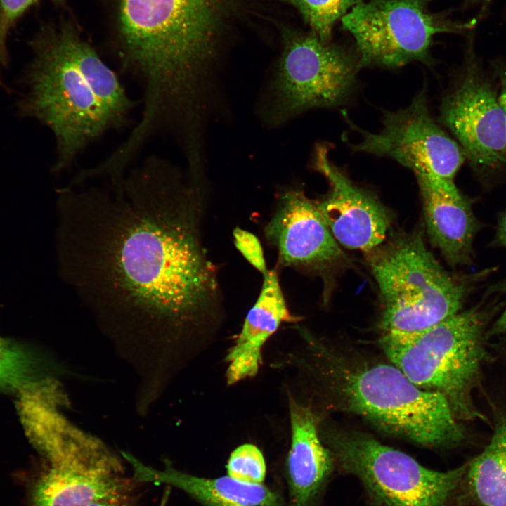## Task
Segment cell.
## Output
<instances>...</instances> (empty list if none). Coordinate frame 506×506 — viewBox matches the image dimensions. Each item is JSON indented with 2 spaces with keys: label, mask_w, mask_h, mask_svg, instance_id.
Segmentation results:
<instances>
[{
  "label": "cell",
  "mask_w": 506,
  "mask_h": 506,
  "mask_svg": "<svg viewBox=\"0 0 506 506\" xmlns=\"http://www.w3.org/2000/svg\"><path fill=\"white\" fill-rule=\"evenodd\" d=\"M124 456L131 466L134 481L175 487L202 506H282L280 495L262 484L244 483L229 476L200 477L177 470L169 465L163 469H155L131 455Z\"/></svg>",
  "instance_id": "obj_17"
},
{
  "label": "cell",
  "mask_w": 506,
  "mask_h": 506,
  "mask_svg": "<svg viewBox=\"0 0 506 506\" xmlns=\"http://www.w3.org/2000/svg\"><path fill=\"white\" fill-rule=\"evenodd\" d=\"M462 481L476 506H506V413L483 451L467 464Z\"/></svg>",
  "instance_id": "obj_19"
},
{
  "label": "cell",
  "mask_w": 506,
  "mask_h": 506,
  "mask_svg": "<svg viewBox=\"0 0 506 506\" xmlns=\"http://www.w3.org/2000/svg\"><path fill=\"white\" fill-rule=\"evenodd\" d=\"M30 46L33 56L22 77L18 110L51 131L56 147L52 171L59 173L107 131L126 126L136 101L72 28H44Z\"/></svg>",
  "instance_id": "obj_3"
},
{
  "label": "cell",
  "mask_w": 506,
  "mask_h": 506,
  "mask_svg": "<svg viewBox=\"0 0 506 506\" xmlns=\"http://www.w3.org/2000/svg\"><path fill=\"white\" fill-rule=\"evenodd\" d=\"M40 0H0V63L8 64L7 38L17 20ZM60 1V0H53Z\"/></svg>",
  "instance_id": "obj_23"
},
{
  "label": "cell",
  "mask_w": 506,
  "mask_h": 506,
  "mask_svg": "<svg viewBox=\"0 0 506 506\" xmlns=\"http://www.w3.org/2000/svg\"><path fill=\"white\" fill-rule=\"evenodd\" d=\"M422 197L427 231L432 245L453 266L472 263L473 243L481 227L471 200L453 181L415 174Z\"/></svg>",
  "instance_id": "obj_14"
},
{
  "label": "cell",
  "mask_w": 506,
  "mask_h": 506,
  "mask_svg": "<svg viewBox=\"0 0 506 506\" xmlns=\"http://www.w3.org/2000/svg\"><path fill=\"white\" fill-rule=\"evenodd\" d=\"M493 67L499 84L498 100L504 112L506 123V58L494 61Z\"/></svg>",
  "instance_id": "obj_25"
},
{
  "label": "cell",
  "mask_w": 506,
  "mask_h": 506,
  "mask_svg": "<svg viewBox=\"0 0 506 506\" xmlns=\"http://www.w3.org/2000/svg\"><path fill=\"white\" fill-rule=\"evenodd\" d=\"M368 264L379 290L382 335H394L421 332L456 314L491 271L450 273L427 247L421 231L393 235L368 252Z\"/></svg>",
  "instance_id": "obj_5"
},
{
  "label": "cell",
  "mask_w": 506,
  "mask_h": 506,
  "mask_svg": "<svg viewBox=\"0 0 506 506\" xmlns=\"http://www.w3.org/2000/svg\"><path fill=\"white\" fill-rule=\"evenodd\" d=\"M350 124L361 135L358 142L350 144L353 151L391 157L414 174L453 181L466 159L458 142L432 117L424 90L405 108L386 112L377 132Z\"/></svg>",
  "instance_id": "obj_11"
},
{
  "label": "cell",
  "mask_w": 506,
  "mask_h": 506,
  "mask_svg": "<svg viewBox=\"0 0 506 506\" xmlns=\"http://www.w3.org/2000/svg\"><path fill=\"white\" fill-rule=\"evenodd\" d=\"M491 311L481 304L417 333L382 335L379 343L415 386L444 397L458 420H483L473 392L487 356L484 337Z\"/></svg>",
  "instance_id": "obj_6"
},
{
  "label": "cell",
  "mask_w": 506,
  "mask_h": 506,
  "mask_svg": "<svg viewBox=\"0 0 506 506\" xmlns=\"http://www.w3.org/2000/svg\"><path fill=\"white\" fill-rule=\"evenodd\" d=\"M288 407L291 429L286 462L288 506H314L335 463L320 437V419L312 406L290 396Z\"/></svg>",
  "instance_id": "obj_15"
},
{
  "label": "cell",
  "mask_w": 506,
  "mask_h": 506,
  "mask_svg": "<svg viewBox=\"0 0 506 506\" xmlns=\"http://www.w3.org/2000/svg\"><path fill=\"white\" fill-rule=\"evenodd\" d=\"M203 186L150 155L119 186L61 192L63 257L95 311L180 330L214 322L222 297L204 246Z\"/></svg>",
  "instance_id": "obj_1"
},
{
  "label": "cell",
  "mask_w": 506,
  "mask_h": 506,
  "mask_svg": "<svg viewBox=\"0 0 506 506\" xmlns=\"http://www.w3.org/2000/svg\"><path fill=\"white\" fill-rule=\"evenodd\" d=\"M468 1L471 3H476V2H479V1H484V0H468Z\"/></svg>",
  "instance_id": "obj_31"
},
{
  "label": "cell",
  "mask_w": 506,
  "mask_h": 506,
  "mask_svg": "<svg viewBox=\"0 0 506 506\" xmlns=\"http://www.w3.org/2000/svg\"><path fill=\"white\" fill-rule=\"evenodd\" d=\"M169 497V490H166L164 493L159 506H167Z\"/></svg>",
  "instance_id": "obj_29"
},
{
  "label": "cell",
  "mask_w": 506,
  "mask_h": 506,
  "mask_svg": "<svg viewBox=\"0 0 506 506\" xmlns=\"http://www.w3.org/2000/svg\"><path fill=\"white\" fill-rule=\"evenodd\" d=\"M492 245L506 248V207L498 218V226Z\"/></svg>",
  "instance_id": "obj_26"
},
{
  "label": "cell",
  "mask_w": 506,
  "mask_h": 506,
  "mask_svg": "<svg viewBox=\"0 0 506 506\" xmlns=\"http://www.w3.org/2000/svg\"><path fill=\"white\" fill-rule=\"evenodd\" d=\"M36 363L25 349L0 337V389L20 396L38 392Z\"/></svg>",
  "instance_id": "obj_20"
},
{
  "label": "cell",
  "mask_w": 506,
  "mask_h": 506,
  "mask_svg": "<svg viewBox=\"0 0 506 506\" xmlns=\"http://www.w3.org/2000/svg\"><path fill=\"white\" fill-rule=\"evenodd\" d=\"M127 485L121 473L51 467L34 484L33 506H86L100 500L123 499Z\"/></svg>",
  "instance_id": "obj_18"
},
{
  "label": "cell",
  "mask_w": 506,
  "mask_h": 506,
  "mask_svg": "<svg viewBox=\"0 0 506 506\" xmlns=\"http://www.w3.org/2000/svg\"><path fill=\"white\" fill-rule=\"evenodd\" d=\"M360 67L357 53L323 41L312 32L285 28L265 119L277 126L306 110L342 104L354 89Z\"/></svg>",
  "instance_id": "obj_8"
},
{
  "label": "cell",
  "mask_w": 506,
  "mask_h": 506,
  "mask_svg": "<svg viewBox=\"0 0 506 506\" xmlns=\"http://www.w3.org/2000/svg\"><path fill=\"white\" fill-rule=\"evenodd\" d=\"M263 278L259 297L226 357L228 385L254 377L261 363L262 348L269 337L283 322L299 320L287 306L277 269L268 270Z\"/></svg>",
  "instance_id": "obj_16"
},
{
  "label": "cell",
  "mask_w": 506,
  "mask_h": 506,
  "mask_svg": "<svg viewBox=\"0 0 506 506\" xmlns=\"http://www.w3.org/2000/svg\"><path fill=\"white\" fill-rule=\"evenodd\" d=\"M226 469L228 476L234 479L259 484L265 479L266 466L261 451L253 444L245 443L232 451Z\"/></svg>",
  "instance_id": "obj_22"
},
{
  "label": "cell",
  "mask_w": 506,
  "mask_h": 506,
  "mask_svg": "<svg viewBox=\"0 0 506 506\" xmlns=\"http://www.w3.org/2000/svg\"><path fill=\"white\" fill-rule=\"evenodd\" d=\"M86 506H129L123 499H105L93 502Z\"/></svg>",
  "instance_id": "obj_28"
},
{
  "label": "cell",
  "mask_w": 506,
  "mask_h": 506,
  "mask_svg": "<svg viewBox=\"0 0 506 506\" xmlns=\"http://www.w3.org/2000/svg\"><path fill=\"white\" fill-rule=\"evenodd\" d=\"M314 164L329 184L325 195L315 202L338 244L366 253L382 244L391 223L386 207L329 159L326 146L317 147Z\"/></svg>",
  "instance_id": "obj_13"
},
{
  "label": "cell",
  "mask_w": 506,
  "mask_h": 506,
  "mask_svg": "<svg viewBox=\"0 0 506 506\" xmlns=\"http://www.w3.org/2000/svg\"><path fill=\"white\" fill-rule=\"evenodd\" d=\"M430 0H361L344 17L361 66L401 67L428 61L434 37L470 32L476 19L457 21L431 11Z\"/></svg>",
  "instance_id": "obj_9"
},
{
  "label": "cell",
  "mask_w": 506,
  "mask_h": 506,
  "mask_svg": "<svg viewBox=\"0 0 506 506\" xmlns=\"http://www.w3.org/2000/svg\"><path fill=\"white\" fill-rule=\"evenodd\" d=\"M294 6L313 33L323 41H330L332 30L361 0H275Z\"/></svg>",
  "instance_id": "obj_21"
},
{
  "label": "cell",
  "mask_w": 506,
  "mask_h": 506,
  "mask_svg": "<svg viewBox=\"0 0 506 506\" xmlns=\"http://www.w3.org/2000/svg\"><path fill=\"white\" fill-rule=\"evenodd\" d=\"M264 233L276 248L281 266L323 275L346 261L316 202L302 190H289L280 196Z\"/></svg>",
  "instance_id": "obj_12"
},
{
  "label": "cell",
  "mask_w": 506,
  "mask_h": 506,
  "mask_svg": "<svg viewBox=\"0 0 506 506\" xmlns=\"http://www.w3.org/2000/svg\"><path fill=\"white\" fill-rule=\"evenodd\" d=\"M495 290L505 294L506 296V280L498 285L495 287ZM491 332L493 335L506 333V306L493 324Z\"/></svg>",
  "instance_id": "obj_27"
},
{
  "label": "cell",
  "mask_w": 506,
  "mask_h": 506,
  "mask_svg": "<svg viewBox=\"0 0 506 506\" xmlns=\"http://www.w3.org/2000/svg\"><path fill=\"white\" fill-rule=\"evenodd\" d=\"M0 88L4 89L7 92L9 91V89H8L6 85L4 84V82H3L1 76H0Z\"/></svg>",
  "instance_id": "obj_30"
},
{
  "label": "cell",
  "mask_w": 506,
  "mask_h": 506,
  "mask_svg": "<svg viewBox=\"0 0 506 506\" xmlns=\"http://www.w3.org/2000/svg\"><path fill=\"white\" fill-rule=\"evenodd\" d=\"M470 35L461 70L444 96L440 122L463 150L478 180L490 188L506 174V123L497 86Z\"/></svg>",
  "instance_id": "obj_10"
},
{
  "label": "cell",
  "mask_w": 506,
  "mask_h": 506,
  "mask_svg": "<svg viewBox=\"0 0 506 506\" xmlns=\"http://www.w3.org/2000/svg\"><path fill=\"white\" fill-rule=\"evenodd\" d=\"M233 235L235 247L244 258L262 275L266 274L268 269L261 244L257 236L240 227L233 230Z\"/></svg>",
  "instance_id": "obj_24"
},
{
  "label": "cell",
  "mask_w": 506,
  "mask_h": 506,
  "mask_svg": "<svg viewBox=\"0 0 506 506\" xmlns=\"http://www.w3.org/2000/svg\"><path fill=\"white\" fill-rule=\"evenodd\" d=\"M235 6V0H120L122 66L143 90L138 135L186 134L205 123Z\"/></svg>",
  "instance_id": "obj_2"
},
{
  "label": "cell",
  "mask_w": 506,
  "mask_h": 506,
  "mask_svg": "<svg viewBox=\"0 0 506 506\" xmlns=\"http://www.w3.org/2000/svg\"><path fill=\"white\" fill-rule=\"evenodd\" d=\"M299 332L304 349L291 363L327 408L428 448H449L465 440L460 420L441 395L418 388L391 362Z\"/></svg>",
  "instance_id": "obj_4"
},
{
  "label": "cell",
  "mask_w": 506,
  "mask_h": 506,
  "mask_svg": "<svg viewBox=\"0 0 506 506\" xmlns=\"http://www.w3.org/2000/svg\"><path fill=\"white\" fill-rule=\"evenodd\" d=\"M318 431L335 465L358 478L376 506H449L467 469H429L370 434L320 420Z\"/></svg>",
  "instance_id": "obj_7"
}]
</instances>
